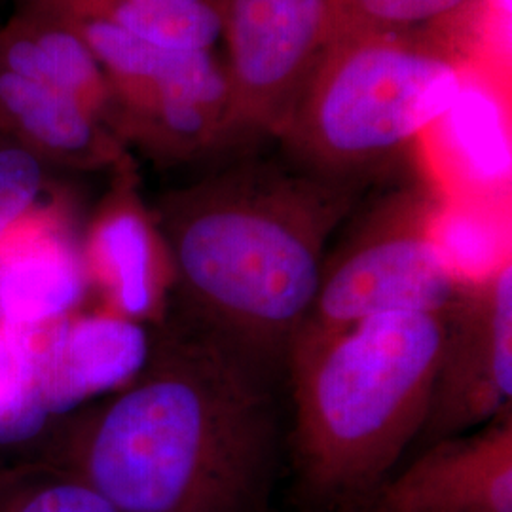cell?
Masks as SVG:
<instances>
[{"label": "cell", "mask_w": 512, "mask_h": 512, "mask_svg": "<svg viewBox=\"0 0 512 512\" xmlns=\"http://www.w3.org/2000/svg\"><path fill=\"white\" fill-rule=\"evenodd\" d=\"M268 366L194 321L57 429L38 461L124 512H266L277 465Z\"/></svg>", "instance_id": "obj_1"}, {"label": "cell", "mask_w": 512, "mask_h": 512, "mask_svg": "<svg viewBox=\"0 0 512 512\" xmlns=\"http://www.w3.org/2000/svg\"><path fill=\"white\" fill-rule=\"evenodd\" d=\"M258 147L220 158L219 169L169 192L152 217L190 321L270 368L287 359L329 243L368 186L317 175L283 152L262 158Z\"/></svg>", "instance_id": "obj_2"}, {"label": "cell", "mask_w": 512, "mask_h": 512, "mask_svg": "<svg viewBox=\"0 0 512 512\" xmlns=\"http://www.w3.org/2000/svg\"><path fill=\"white\" fill-rule=\"evenodd\" d=\"M442 346V313H389L289 349L294 463L304 492L353 511L412 444L427 418Z\"/></svg>", "instance_id": "obj_3"}, {"label": "cell", "mask_w": 512, "mask_h": 512, "mask_svg": "<svg viewBox=\"0 0 512 512\" xmlns=\"http://www.w3.org/2000/svg\"><path fill=\"white\" fill-rule=\"evenodd\" d=\"M465 78L431 40L338 35L274 141L317 175L368 186L440 122Z\"/></svg>", "instance_id": "obj_4"}, {"label": "cell", "mask_w": 512, "mask_h": 512, "mask_svg": "<svg viewBox=\"0 0 512 512\" xmlns=\"http://www.w3.org/2000/svg\"><path fill=\"white\" fill-rule=\"evenodd\" d=\"M65 23V21H63ZM109 80L116 137L164 164L219 160L256 143L234 120L224 63L167 50L101 21H69Z\"/></svg>", "instance_id": "obj_5"}, {"label": "cell", "mask_w": 512, "mask_h": 512, "mask_svg": "<svg viewBox=\"0 0 512 512\" xmlns=\"http://www.w3.org/2000/svg\"><path fill=\"white\" fill-rule=\"evenodd\" d=\"M442 209L421 186L389 192L327 255L302 332L346 329L389 313H442L465 275L440 241Z\"/></svg>", "instance_id": "obj_6"}, {"label": "cell", "mask_w": 512, "mask_h": 512, "mask_svg": "<svg viewBox=\"0 0 512 512\" xmlns=\"http://www.w3.org/2000/svg\"><path fill=\"white\" fill-rule=\"evenodd\" d=\"M222 16L236 126L275 139L334 37L329 0H224Z\"/></svg>", "instance_id": "obj_7"}, {"label": "cell", "mask_w": 512, "mask_h": 512, "mask_svg": "<svg viewBox=\"0 0 512 512\" xmlns=\"http://www.w3.org/2000/svg\"><path fill=\"white\" fill-rule=\"evenodd\" d=\"M512 403V258L465 275L442 311V346L420 439L471 433Z\"/></svg>", "instance_id": "obj_8"}, {"label": "cell", "mask_w": 512, "mask_h": 512, "mask_svg": "<svg viewBox=\"0 0 512 512\" xmlns=\"http://www.w3.org/2000/svg\"><path fill=\"white\" fill-rule=\"evenodd\" d=\"M351 512H512V412L433 442Z\"/></svg>", "instance_id": "obj_9"}, {"label": "cell", "mask_w": 512, "mask_h": 512, "mask_svg": "<svg viewBox=\"0 0 512 512\" xmlns=\"http://www.w3.org/2000/svg\"><path fill=\"white\" fill-rule=\"evenodd\" d=\"M35 344L40 395L52 421L131 382L152 348L143 323L110 310L73 311L35 329Z\"/></svg>", "instance_id": "obj_10"}, {"label": "cell", "mask_w": 512, "mask_h": 512, "mask_svg": "<svg viewBox=\"0 0 512 512\" xmlns=\"http://www.w3.org/2000/svg\"><path fill=\"white\" fill-rule=\"evenodd\" d=\"M80 249L88 281L107 296L110 311L139 323L162 315L171 268L154 217L135 192L133 169L116 175Z\"/></svg>", "instance_id": "obj_11"}, {"label": "cell", "mask_w": 512, "mask_h": 512, "mask_svg": "<svg viewBox=\"0 0 512 512\" xmlns=\"http://www.w3.org/2000/svg\"><path fill=\"white\" fill-rule=\"evenodd\" d=\"M90 287L65 213L37 205L0 243V321L48 327L76 311Z\"/></svg>", "instance_id": "obj_12"}, {"label": "cell", "mask_w": 512, "mask_h": 512, "mask_svg": "<svg viewBox=\"0 0 512 512\" xmlns=\"http://www.w3.org/2000/svg\"><path fill=\"white\" fill-rule=\"evenodd\" d=\"M0 133L44 164L131 171L128 147L73 93L0 69Z\"/></svg>", "instance_id": "obj_13"}, {"label": "cell", "mask_w": 512, "mask_h": 512, "mask_svg": "<svg viewBox=\"0 0 512 512\" xmlns=\"http://www.w3.org/2000/svg\"><path fill=\"white\" fill-rule=\"evenodd\" d=\"M0 69L73 93L114 131L107 74L67 23L27 8L0 31Z\"/></svg>", "instance_id": "obj_14"}, {"label": "cell", "mask_w": 512, "mask_h": 512, "mask_svg": "<svg viewBox=\"0 0 512 512\" xmlns=\"http://www.w3.org/2000/svg\"><path fill=\"white\" fill-rule=\"evenodd\" d=\"M50 423L40 395L35 330L0 321V448L46 439Z\"/></svg>", "instance_id": "obj_15"}, {"label": "cell", "mask_w": 512, "mask_h": 512, "mask_svg": "<svg viewBox=\"0 0 512 512\" xmlns=\"http://www.w3.org/2000/svg\"><path fill=\"white\" fill-rule=\"evenodd\" d=\"M334 37L385 35L431 40L433 29H448L475 18L482 0H329Z\"/></svg>", "instance_id": "obj_16"}, {"label": "cell", "mask_w": 512, "mask_h": 512, "mask_svg": "<svg viewBox=\"0 0 512 512\" xmlns=\"http://www.w3.org/2000/svg\"><path fill=\"white\" fill-rule=\"evenodd\" d=\"M0 512H124L46 461L0 467Z\"/></svg>", "instance_id": "obj_17"}, {"label": "cell", "mask_w": 512, "mask_h": 512, "mask_svg": "<svg viewBox=\"0 0 512 512\" xmlns=\"http://www.w3.org/2000/svg\"><path fill=\"white\" fill-rule=\"evenodd\" d=\"M44 165L8 139L0 145V243L37 207L46 184Z\"/></svg>", "instance_id": "obj_18"}, {"label": "cell", "mask_w": 512, "mask_h": 512, "mask_svg": "<svg viewBox=\"0 0 512 512\" xmlns=\"http://www.w3.org/2000/svg\"><path fill=\"white\" fill-rule=\"evenodd\" d=\"M486 12H497L501 18H511V0H482Z\"/></svg>", "instance_id": "obj_19"}]
</instances>
